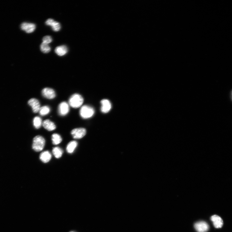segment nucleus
Returning <instances> with one entry per match:
<instances>
[{"instance_id":"nucleus-1","label":"nucleus","mask_w":232,"mask_h":232,"mask_svg":"<svg viewBox=\"0 0 232 232\" xmlns=\"http://www.w3.org/2000/svg\"><path fill=\"white\" fill-rule=\"evenodd\" d=\"M84 99L82 96L78 94H75L71 96L69 100V104L72 108L77 109L83 104Z\"/></svg>"},{"instance_id":"nucleus-2","label":"nucleus","mask_w":232,"mask_h":232,"mask_svg":"<svg viewBox=\"0 0 232 232\" xmlns=\"http://www.w3.org/2000/svg\"><path fill=\"white\" fill-rule=\"evenodd\" d=\"M45 144V139L43 137L37 136L33 139L32 148L35 151L39 152L43 150Z\"/></svg>"},{"instance_id":"nucleus-3","label":"nucleus","mask_w":232,"mask_h":232,"mask_svg":"<svg viewBox=\"0 0 232 232\" xmlns=\"http://www.w3.org/2000/svg\"><path fill=\"white\" fill-rule=\"evenodd\" d=\"M94 113L95 110L92 107L86 105L82 106L80 111V116L84 119L92 117Z\"/></svg>"},{"instance_id":"nucleus-4","label":"nucleus","mask_w":232,"mask_h":232,"mask_svg":"<svg viewBox=\"0 0 232 232\" xmlns=\"http://www.w3.org/2000/svg\"><path fill=\"white\" fill-rule=\"evenodd\" d=\"M194 227L198 232H206L209 229V226L207 223L203 221L196 222L194 225Z\"/></svg>"},{"instance_id":"nucleus-5","label":"nucleus","mask_w":232,"mask_h":232,"mask_svg":"<svg viewBox=\"0 0 232 232\" xmlns=\"http://www.w3.org/2000/svg\"><path fill=\"white\" fill-rule=\"evenodd\" d=\"M86 129L82 128H75L71 132V135L75 139H81L86 135Z\"/></svg>"},{"instance_id":"nucleus-6","label":"nucleus","mask_w":232,"mask_h":232,"mask_svg":"<svg viewBox=\"0 0 232 232\" xmlns=\"http://www.w3.org/2000/svg\"><path fill=\"white\" fill-rule=\"evenodd\" d=\"M42 94L44 97L50 100L54 99L56 96L55 91L50 88L43 89L42 91Z\"/></svg>"},{"instance_id":"nucleus-7","label":"nucleus","mask_w":232,"mask_h":232,"mask_svg":"<svg viewBox=\"0 0 232 232\" xmlns=\"http://www.w3.org/2000/svg\"><path fill=\"white\" fill-rule=\"evenodd\" d=\"M69 111V104L66 102L61 103L59 105L58 112L59 114L62 116L66 115Z\"/></svg>"},{"instance_id":"nucleus-8","label":"nucleus","mask_w":232,"mask_h":232,"mask_svg":"<svg viewBox=\"0 0 232 232\" xmlns=\"http://www.w3.org/2000/svg\"><path fill=\"white\" fill-rule=\"evenodd\" d=\"M21 29L26 33H30L36 29V25L33 23L24 22L21 25Z\"/></svg>"},{"instance_id":"nucleus-9","label":"nucleus","mask_w":232,"mask_h":232,"mask_svg":"<svg viewBox=\"0 0 232 232\" xmlns=\"http://www.w3.org/2000/svg\"><path fill=\"white\" fill-rule=\"evenodd\" d=\"M28 103L32 107L34 113H36L39 112L41 107L40 103L38 100L33 98L28 101Z\"/></svg>"},{"instance_id":"nucleus-10","label":"nucleus","mask_w":232,"mask_h":232,"mask_svg":"<svg viewBox=\"0 0 232 232\" xmlns=\"http://www.w3.org/2000/svg\"><path fill=\"white\" fill-rule=\"evenodd\" d=\"M211 220L213 222V225L216 228H222L224 224V222L220 217L217 215H214L211 217Z\"/></svg>"},{"instance_id":"nucleus-11","label":"nucleus","mask_w":232,"mask_h":232,"mask_svg":"<svg viewBox=\"0 0 232 232\" xmlns=\"http://www.w3.org/2000/svg\"><path fill=\"white\" fill-rule=\"evenodd\" d=\"M46 24L49 26H51L53 31L57 32L59 31L61 28L60 23L55 21L54 20L49 19L46 22Z\"/></svg>"},{"instance_id":"nucleus-12","label":"nucleus","mask_w":232,"mask_h":232,"mask_svg":"<svg viewBox=\"0 0 232 232\" xmlns=\"http://www.w3.org/2000/svg\"><path fill=\"white\" fill-rule=\"evenodd\" d=\"M101 111L103 113H108L110 110L111 104L109 100L106 99L103 100L101 101Z\"/></svg>"},{"instance_id":"nucleus-13","label":"nucleus","mask_w":232,"mask_h":232,"mask_svg":"<svg viewBox=\"0 0 232 232\" xmlns=\"http://www.w3.org/2000/svg\"><path fill=\"white\" fill-rule=\"evenodd\" d=\"M43 127L49 131H52L56 128L55 124L49 119L44 120L42 123Z\"/></svg>"},{"instance_id":"nucleus-14","label":"nucleus","mask_w":232,"mask_h":232,"mask_svg":"<svg viewBox=\"0 0 232 232\" xmlns=\"http://www.w3.org/2000/svg\"><path fill=\"white\" fill-rule=\"evenodd\" d=\"M51 157V155L48 151H44L40 154V160L44 163H47L49 162Z\"/></svg>"},{"instance_id":"nucleus-15","label":"nucleus","mask_w":232,"mask_h":232,"mask_svg":"<svg viewBox=\"0 0 232 232\" xmlns=\"http://www.w3.org/2000/svg\"><path fill=\"white\" fill-rule=\"evenodd\" d=\"M68 48L65 45H62L57 47L55 49V52L58 56H63L68 52Z\"/></svg>"},{"instance_id":"nucleus-16","label":"nucleus","mask_w":232,"mask_h":232,"mask_svg":"<svg viewBox=\"0 0 232 232\" xmlns=\"http://www.w3.org/2000/svg\"><path fill=\"white\" fill-rule=\"evenodd\" d=\"M77 146V142L75 141L70 142L67 145L66 150L69 154L72 153Z\"/></svg>"},{"instance_id":"nucleus-17","label":"nucleus","mask_w":232,"mask_h":232,"mask_svg":"<svg viewBox=\"0 0 232 232\" xmlns=\"http://www.w3.org/2000/svg\"><path fill=\"white\" fill-rule=\"evenodd\" d=\"M63 151L59 147L53 148L52 150V153L53 155L57 158H60L63 154Z\"/></svg>"},{"instance_id":"nucleus-18","label":"nucleus","mask_w":232,"mask_h":232,"mask_svg":"<svg viewBox=\"0 0 232 232\" xmlns=\"http://www.w3.org/2000/svg\"><path fill=\"white\" fill-rule=\"evenodd\" d=\"M52 140L53 144L57 145L60 143L62 141V138L58 134L54 133L52 135Z\"/></svg>"},{"instance_id":"nucleus-19","label":"nucleus","mask_w":232,"mask_h":232,"mask_svg":"<svg viewBox=\"0 0 232 232\" xmlns=\"http://www.w3.org/2000/svg\"><path fill=\"white\" fill-rule=\"evenodd\" d=\"M42 123L41 118L39 117H35L33 119V125L36 129L40 128L42 125Z\"/></svg>"},{"instance_id":"nucleus-20","label":"nucleus","mask_w":232,"mask_h":232,"mask_svg":"<svg viewBox=\"0 0 232 232\" xmlns=\"http://www.w3.org/2000/svg\"><path fill=\"white\" fill-rule=\"evenodd\" d=\"M50 111L49 107L48 106H44L41 107L39 112L41 116H45L49 114Z\"/></svg>"},{"instance_id":"nucleus-21","label":"nucleus","mask_w":232,"mask_h":232,"mask_svg":"<svg viewBox=\"0 0 232 232\" xmlns=\"http://www.w3.org/2000/svg\"><path fill=\"white\" fill-rule=\"evenodd\" d=\"M41 51L44 53H47L51 51V48L48 44L43 42L40 45Z\"/></svg>"},{"instance_id":"nucleus-22","label":"nucleus","mask_w":232,"mask_h":232,"mask_svg":"<svg viewBox=\"0 0 232 232\" xmlns=\"http://www.w3.org/2000/svg\"><path fill=\"white\" fill-rule=\"evenodd\" d=\"M43 42L44 43H46L47 44H49L51 43L52 41V37L49 35H47L44 37L43 39Z\"/></svg>"},{"instance_id":"nucleus-23","label":"nucleus","mask_w":232,"mask_h":232,"mask_svg":"<svg viewBox=\"0 0 232 232\" xmlns=\"http://www.w3.org/2000/svg\"><path fill=\"white\" fill-rule=\"evenodd\" d=\"M231 99H232V93H231Z\"/></svg>"},{"instance_id":"nucleus-24","label":"nucleus","mask_w":232,"mask_h":232,"mask_svg":"<svg viewBox=\"0 0 232 232\" xmlns=\"http://www.w3.org/2000/svg\"><path fill=\"white\" fill-rule=\"evenodd\" d=\"M70 232H74V231H70Z\"/></svg>"}]
</instances>
